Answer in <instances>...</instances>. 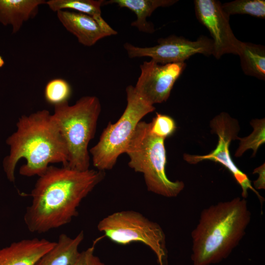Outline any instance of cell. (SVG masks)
<instances>
[{
	"instance_id": "cell-1",
	"label": "cell",
	"mask_w": 265,
	"mask_h": 265,
	"mask_svg": "<svg viewBox=\"0 0 265 265\" xmlns=\"http://www.w3.org/2000/svg\"><path fill=\"white\" fill-rule=\"evenodd\" d=\"M105 172L49 165L30 194L24 220L32 233H44L70 223L82 200L101 183Z\"/></svg>"
},
{
	"instance_id": "cell-2",
	"label": "cell",
	"mask_w": 265,
	"mask_h": 265,
	"mask_svg": "<svg viewBox=\"0 0 265 265\" xmlns=\"http://www.w3.org/2000/svg\"><path fill=\"white\" fill-rule=\"evenodd\" d=\"M16 126L17 131L6 140L10 151L3 162L10 182L15 181L16 165L22 158L26 163L20 167L19 173L26 177L41 176L51 163H61L67 166V149L48 110L23 115Z\"/></svg>"
},
{
	"instance_id": "cell-3",
	"label": "cell",
	"mask_w": 265,
	"mask_h": 265,
	"mask_svg": "<svg viewBox=\"0 0 265 265\" xmlns=\"http://www.w3.org/2000/svg\"><path fill=\"white\" fill-rule=\"evenodd\" d=\"M246 200L238 197L204 209L191 234L192 265H212L227 258L251 220Z\"/></svg>"
},
{
	"instance_id": "cell-4",
	"label": "cell",
	"mask_w": 265,
	"mask_h": 265,
	"mask_svg": "<svg viewBox=\"0 0 265 265\" xmlns=\"http://www.w3.org/2000/svg\"><path fill=\"white\" fill-rule=\"evenodd\" d=\"M52 116L68 151L66 167L85 171L89 169L88 146L94 137L101 111L99 99L83 96L73 105L68 102L55 105Z\"/></svg>"
},
{
	"instance_id": "cell-5",
	"label": "cell",
	"mask_w": 265,
	"mask_h": 265,
	"mask_svg": "<svg viewBox=\"0 0 265 265\" xmlns=\"http://www.w3.org/2000/svg\"><path fill=\"white\" fill-rule=\"evenodd\" d=\"M164 138L153 134L150 123L139 122L127 146L128 165L141 173L149 191L166 197L177 196L183 190L182 181H172L166 174Z\"/></svg>"
},
{
	"instance_id": "cell-6",
	"label": "cell",
	"mask_w": 265,
	"mask_h": 265,
	"mask_svg": "<svg viewBox=\"0 0 265 265\" xmlns=\"http://www.w3.org/2000/svg\"><path fill=\"white\" fill-rule=\"evenodd\" d=\"M127 104L120 118L115 123L109 122L98 142L89 150L93 165L105 171L112 169L118 157L125 153L127 146L138 123L155 107L140 97L130 85L126 87Z\"/></svg>"
},
{
	"instance_id": "cell-7",
	"label": "cell",
	"mask_w": 265,
	"mask_h": 265,
	"mask_svg": "<svg viewBox=\"0 0 265 265\" xmlns=\"http://www.w3.org/2000/svg\"><path fill=\"white\" fill-rule=\"evenodd\" d=\"M98 230L112 242L127 245L139 242L156 254L159 265H166L165 235L160 226L132 210L113 212L101 219Z\"/></svg>"
},
{
	"instance_id": "cell-8",
	"label": "cell",
	"mask_w": 265,
	"mask_h": 265,
	"mask_svg": "<svg viewBox=\"0 0 265 265\" xmlns=\"http://www.w3.org/2000/svg\"><path fill=\"white\" fill-rule=\"evenodd\" d=\"M212 132L217 134L218 141L215 148L208 154L202 156L185 154L184 159L190 164H196L203 160H209L218 162L226 168L232 174L242 189V197L246 198L248 190H253L260 199L261 196L252 186L247 175L241 171L231 158L229 146L231 141L238 139L239 127L237 120L228 113L222 112L215 116L211 121Z\"/></svg>"
},
{
	"instance_id": "cell-9",
	"label": "cell",
	"mask_w": 265,
	"mask_h": 265,
	"mask_svg": "<svg viewBox=\"0 0 265 265\" xmlns=\"http://www.w3.org/2000/svg\"><path fill=\"white\" fill-rule=\"evenodd\" d=\"M158 44L149 47H139L129 43L124 45L130 58L149 57L158 63L165 64L185 62L192 55L203 54L209 56L213 53V42L205 36L196 41L174 35L158 40Z\"/></svg>"
},
{
	"instance_id": "cell-10",
	"label": "cell",
	"mask_w": 265,
	"mask_h": 265,
	"mask_svg": "<svg viewBox=\"0 0 265 265\" xmlns=\"http://www.w3.org/2000/svg\"><path fill=\"white\" fill-rule=\"evenodd\" d=\"M186 67L185 62L161 64L152 59L144 61L140 65L141 73L134 90L152 105L165 102Z\"/></svg>"
},
{
	"instance_id": "cell-11",
	"label": "cell",
	"mask_w": 265,
	"mask_h": 265,
	"mask_svg": "<svg viewBox=\"0 0 265 265\" xmlns=\"http://www.w3.org/2000/svg\"><path fill=\"white\" fill-rule=\"evenodd\" d=\"M195 15L199 22L209 30L212 39V55L217 59L227 53L237 54L241 41L231 28L229 16L216 0H195Z\"/></svg>"
},
{
	"instance_id": "cell-12",
	"label": "cell",
	"mask_w": 265,
	"mask_h": 265,
	"mask_svg": "<svg viewBox=\"0 0 265 265\" xmlns=\"http://www.w3.org/2000/svg\"><path fill=\"white\" fill-rule=\"evenodd\" d=\"M56 14L66 29L85 46H92L104 37L117 34L114 29L109 30L104 28L94 18L85 14L67 10L58 11Z\"/></svg>"
},
{
	"instance_id": "cell-13",
	"label": "cell",
	"mask_w": 265,
	"mask_h": 265,
	"mask_svg": "<svg viewBox=\"0 0 265 265\" xmlns=\"http://www.w3.org/2000/svg\"><path fill=\"white\" fill-rule=\"evenodd\" d=\"M55 242L38 238L14 242L0 249V265H34Z\"/></svg>"
},
{
	"instance_id": "cell-14",
	"label": "cell",
	"mask_w": 265,
	"mask_h": 265,
	"mask_svg": "<svg viewBox=\"0 0 265 265\" xmlns=\"http://www.w3.org/2000/svg\"><path fill=\"white\" fill-rule=\"evenodd\" d=\"M45 0H0V23L10 25L12 33L18 32L23 24L38 13Z\"/></svg>"
},
{
	"instance_id": "cell-15",
	"label": "cell",
	"mask_w": 265,
	"mask_h": 265,
	"mask_svg": "<svg viewBox=\"0 0 265 265\" xmlns=\"http://www.w3.org/2000/svg\"><path fill=\"white\" fill-rule=\"evenodd\" d=\"M83 239L82 231L73 238L60 234L55 245L34 265H74L80 254L79 247Z\"/></svg>"
},
{
	"instance_id": "cell-16",
	"label": "cell",
	"mask_w": 265,
	"mask_h": 265,
	"mask_svg": "<svg viewBox=\"0 0 265 265\" xmlns=\"http://www.w3.org/2000/svg\"><path fill=\"white\" fill-rule=\"evenodd\" d=\"M177 1L176 0H105L104 5L115 4L120 7L128 8L136 16V20L131 23V26L140 31L152 33L155 29L154 26L147 21V18L158 8L168 7Z\"/></svg>"
},
{
	"instance_id": "cell-17",
	"label": "cell",
	"mask_w": 265,
	"mask_h": 265,
	"mask_svg": "<svg viewBox=\"0 0 265 265\" xmlns=\"http://www.w3.org/2000/svg\"><path fill=\"white\" fill-rule=\"evenodd\" d=\"M238 55L242 70L246 75L265 80V47L262 45L242 42Z\"/></svg>"
},
{
	"instance_id": "cell-18",
	"label": "cell",
	"mask_w": 265,
	"mask_h": 265,
	"mask_svg": "<svg viewBox=\"0 0 265 265\" xmlns=\"http://www.w3.org/2000/svg\"><path fill=\"white\" fill-rule=\"evenodd\" d=\"M103 0H49L46 4L53 11L71 9L77 12L89 15L94 18L104 28L111 30L112 28L101 16Z\"/></svg>"
},
{
	"instance_id": "cell-19",
	"label": "cell",
	"mask_w": 265,
	"mask_h": 265,
	"mask_svg": "<svg viewBox=\"0 0 265 265\" xmlns=\"http://www.w3.org/2000/svg\"><path fill=\"white\" fill-rule=\"evenodd\" d=\"M224 12L231 15L246 14L258 18H265V0H236L222 4Z\"/></svg>"
},
{
	"instance_id": "cell-20",
	"label": "cell",
	"mask_w": 265,
	"mask_h": 265,
	"mask_svg": "<svg viewBox=\"0 0 265 265\" xmlns=\"http://www.w3.org/2000/svg\"><path fill=\"white\" fill-rule=\"evenodd\" d=\"M251 125L254 129L253 132L246 137L238 138L240 142L239 147L235 154L236 157H241L246 150L249 149L253 150V156H255L260 146L265 143V118L252 120L251 121Z\"/></svg>"
},
{
	"instance_id": "cell-21",
	"label": "cell",
	"mask_w": 265,
	"mask_h": 265,
	"mask_svg": "<svg viewBox=\"0 0 265 265\" xmlns=\"http://www.w3.org/2000/svg\"><path fill=\"white\" fill-rule=\"evenodd\" d=\"M72 88L67 81L61 78L53 79L48 82L44 90V97L47 103L54 106L68 102Z\"/></svg>"
},
{
	"instance_id": "cell-22",
	"label": "cell",
	"mask_w": 265,
	"mask_h": 265,
	"mask_svg": "<svg viewBox=\"0 0 265 265\" xmlns=\"http://www.w3.org/2000/svg\"><path fill=\"white\" fill-rule=\"evenodd\" d=\"M150 125L153 134L164 139L172 135L177 129L176 122L171 117L159 113H156Z\"/></svg>"
},
{
	"instance_id": "cell-23",
	"label": "cell",
	"mask_w": 265,
	"mask_h": 265,
	"mask_svg": "<svg viewBox=\"0 0 265 265\" xmlns=\"http://www.w3.org/2000/svg\"><path fill=\"white\" fill-rule=\"evenodd\" d=\"M253 173H258L259 177L258 179L253 182L254 188L262 189L265 188V164H262L258 167L255 168Z\"/></svg>"
},
{
	"instance_id": "cell-24",
	"label": "cell",
	"mask_w": 265,
	"mask_h": 265,
	"mask_svg": "<svg viewBox=\"0 0 265 265\" xmlns=\"http://www.w3.org/2000/svg\"><path fill=\"white\" fill-rule=\"evenodd\" d=\"M86 250V265H106L94 255V246H91Z\"/></svg>"
},
{
	"instance_id": "cell-25",
	"label": "cell",
	"mask_w": 265,
	"mask_h": 265,
	"mask_svg": "<svg viewBox=\"0 0 265 265\" xmlns=\"http://www.w3.org/2000/svg\"><path fill=\"white\" fill-rule=\"evenodd\" d=\"M86 250L80 252V256L74 265H86Z\"/></svg>"
},
{
	"instance_id": "cell-26",
	"label": "cell",
	"mask_w": 265,
	"mask_h": 265,
	"mask_svg": "<svg viewBox=\"0 0 265 265\" xmlns=\"http://www.w3.org/2000/svg\"><path fill=\"white\" fill-rule=\"evenodd\" d=\"M4 64V61L1 56L0 55V68L2 67Z\"/></svg>"
}]
</instances>
